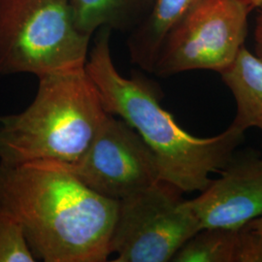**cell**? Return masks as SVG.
I'll return each mask as SVG.
<instances>
[{"mask_svg":"<svg viewBox=\"0 0 262 262\" xmlns=\"http://www.w3.org/2000/svg\"><path fill=\"white\" fill-rule=\"evenodd\" d=\"M76 28L92 36L99 28L131 31L150 11L154 0H68Z\"/></svg>","mask_w":262,"mask_h":262,"instance_id":"12","label":"cell"},{"mask_svg":"<svg viewBox=\"0 0 262 262\" xmlns=\"http://www.w3.org/2000/svg\"><path fill=\"white\" fill-rule=\"evenodd\" d=\"M183 191L160 180L118 201L110 241L115 262H168L201 230Z\"/></svg>","mask_w":262,"mask_h":262,"instance_id":"5","label":"cell"},{"mask_svg":"<svg viewBox=\"0 0 262 262\" xmlns=\"http://www.w3.org/2000/svg\"><path fill=\"white\" fill-rule=\"evenodd\" d=\"M221 77L236 102L232 124L243 131L251 127L262 131L261 58L244 46Z\"/></svg>","mask_w":262,"mask_h":262,"instance_id":"11","label":"cell"},{"mask_svg":"<svg viewBox=\"0 0 262 262\" xmlns=\"http://www.w3.org/2000/svg\"><path fill=\"white\" fill-rule=\"evenodd\" d=\"M0 207L20 225L36 259L104 262L111 254L118 201L67 172L0 163Z\"/></svg>","mask_w":262,"mask_h":262,"instance_id":"1","label":"cell"},{"mask_svg":"<svg viewBox=\"0 0 262 262\" xmlns=\"http://www.w3.org/2000/svg\"><path fill=\"white\" fill-rule=\"evenodd\" d=\"M38 79L37 94L27 109L0 116L2 164L74 161L108 115L85 68Z\"/></svg>","mask_w":262,"mask_h":262,"instance_id":"3","label":"cell"},{"mask_svg":"<svg viewBox=\"0 0 262 262\" xmlns=\"http://www.w3.org/2000/svg\"><path fill=\"white\" fill-rule=\"evenodd\" d=\"M198 196L187 200L204 228H237L262 215V157L234 156Z\"/></svg>","mask_w":262,"mask_h":262,"instance_id":"8","label":"cell"},{"mask_svg":"<svg viewBox=\"0 0 262 262\" xmlns=\"http://www.w3.org/2000/svg\"><path fill=\"white\" fill-rule=\"evenodd\" d=\"M253 41H254V54L262 59V6L258 8V13L255 19Z\"/></svg>","mask_w":262,"mask_h":262,"instance_id":"14","label":"cell"},{"mask_svg":"<svg viewBox=\"0 0 262 262\" xmlns=\"http://www.w3.org/2000/svg\"><path fill=\"white\" fill-rule=\"evenodd\" d=\"M28 164L67 172L116 201L160 181L159 163L149 146L127 122L109 113L91 145L74 161Z\"/></svg>","mask_w":262,"mask_h":262,"instance_id":"7","label":"cell"},{"mask_svg":"<svg viewBox=\"0 0 262 262\" xmlns=\"http://www.w3.org/2000/svg\"><path fill=\"white\" fill-rule=\"evenodd\" d=\"M36 260L20 225L0 207V262Z\"/></svg>","mask_w":262,"mask_h":262,"instance_id":"13","label":"cell"},{"mask_svg":"<svg viewBox=\"0 0 262 262\" xmlns=\"http://www.w3.org/2000/svg\"><path fill=\"white\" fill-rule=\"evenodd\" d=\"M250 13L241 0H195L165 38L152 73L169 77L210 70L221 74L245 46Z\"/></svg>","mask_w":262,"mask_h":262,"instance_id":"6","label":"cell"},{"mask_svg":"<svg viewBox=\"0 0 262 262\" xmlns=\"http://www.w3.org/2000/svg\"><path fill=\"white\" fill-rule=\"evenodd\" d=\"M110 37V28L98 29L84 67L105 110L127 122L149 146L158 160L160 180L184 193L203 190L212 180L210 175L234 156L245 131L231 123L208 138L187 132L161 106L155 84L140 75L120 74L111 56Z\"/></svg>","mask_w":262,"mask_h":262,"instance_id":"2","label":"cell"},{"mask_svg":"<svg viewBox=\"0 0 262 262\" xmlns=\"http://www.w3.org/2000/svg\"><path fill=\"white\" fill-rule=\"evenodd\" d=\"M91 37L76 28L68 0H0V75L83 69Z\"/></svg>","mask_w":262,"mask_h":262,"instance_id":"4","label":"cell"},{"mask_svg":"<svg viewBox=\"0 0 262 262\" xmlns=\"http://www.w3.org/2000/svg\"><path fill=\"white\" fill-rule=\"evenodd\" d=\"M248 225L253 229L255 232H257L258 234L262 235V215L257 217V219H254L251 223H249Z\"/></svg>","mask_w":262,"mask_h":262,"instance_id":"15","label":"cell"},{"mask_svg":"<svg viewBox=\"0 0 262 262\" xmlns=\"http://www.w3.org/2000/svg\"><path fill=\"white\" fill-rule=\"evenodd\" d=\"M195 0H154L150 11L130 31L127 49L131 62L152 73L159 50Z\"/></svg>","mask_w":262,"mask_h":262,"instance_id":"10","label":"cell"},{"mask_svg":"<svg viewBox=\"0 0 262 262\" xmlns=\"http://www.w3.org/2000/svg\"><path fill=\"white\" fill-rule=\"evenodd\" d=\"M241 1H243L251 12L253 10L258 9L262 6V0H241Z\"/></svg>","mask_w":262,"mask_h":262,"instance_id":"16","label":"cell"},{"mask_svg":"<svg viewBox=\"0 0 262 262\" xmlns=\"http://www.w3.org/2000/svg\"><path fill=\"white\" fill-rule=\"evenodd\" d=\"M174 262H262V235L248 225L204 228L174 255Z\"/></svg>","mask_w":262,"mask_h":262,"instance_id":"9","label":"cell"}]
</instances>
